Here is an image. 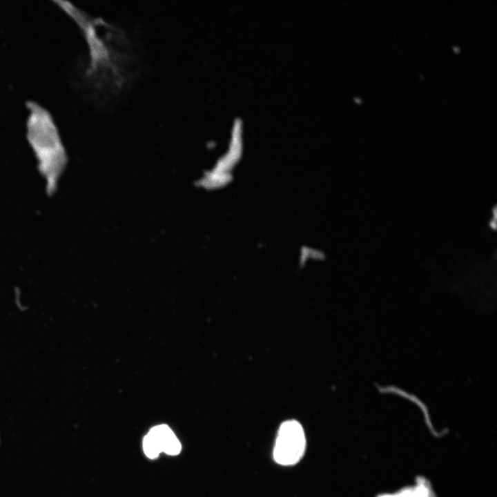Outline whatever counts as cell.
<instances>
[{
	"label": "cell",
	"instance_id": "obj_1",
	"mask_svg": "<svg viewBox=\"0 0 497 497\" xmlns=\"http://www.w3.org/2000/svg\"><path fill=\"white\" fill-rule=\"evenodd\" d=\"M26 138L46 182L48 194L55 193L67 163V154L51 113L34 101H28Z\"/></svg>",
	"mask_w": 497,
	"mask_h": 497
},
{
	"label": "cell",
	"instance_id": "obj_2",
	"mask_svg": "<svg viewBox=\"0 0 497 497\" xmlns=\"http://www.w3.org/2000/svg\"><path fill=\"white\" fill-rule=\"evenodd\" d=\"M306 447V439L302 425L296 420L284 422L278 430L273 458L282 465H292L302 457Z\"/></svg>",
	"mask_w": 497,
	"mask_h": 497
},
{
	"label": "cell",
	"instance_id": "obj_3",
	"mask_svg": "<svg viewBox=\"0 0 497 497\" xmlns=\"http://www.w3.org/2000/svg\"><path fill=\"white\" fill-rule=\"evenodd\" d=\"M159 443L162 452L175 456L181 451V444L170 428L166 425H157L148 432Z\"/></svg>",
	"mask_w": 497,
	"mask_h": 497
},
{
	"label": "cell",
	"instance_id": "obj_4",
	"mask_svg": "<svg viewBox=\"0 0 497 497\" xmlns=\"http://www.w3.org/2000/svg\"><path fill=\"white\" fill-rule=\"evenodd\" d=\"M143 449L145 454L150 458H157L162 452L159 443L149 433L143 440Z\"/></svg>",
	"mask_w": 497,
	"mask_h": 497
}]
</instances>
